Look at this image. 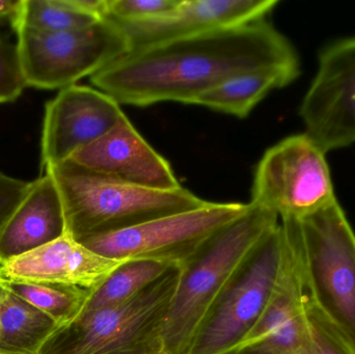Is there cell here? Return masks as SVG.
Returning <instances> with one entry per match:
<instances>
[{
    "mask_svg": "<svg viewBox=\"0 0 355 354\" xmlns=\"http://www.w3.org/2000/svg\"><path fill=\"white\" fill-rule=\"evenodd\" d=\"M300 71L295 49L262 20L131 50L91 77L120 105L194 104L219 83L254 71Z\"/></svg>",
    "mask_w": 355,
    "mask_h": 354,
    "instance_id": "6da1fadb",
    "label": "cell"
},
{
    "mask_svg": "<svg viewBox=\"0 0 355 354\" xmlns=\"http://www.w3.org/2000/svg\"><path fill=\"white\" fill-rule=\"evenodd\" d=\"M277 224L275 212L248 203L241 216L217 231L182 265L164 324V354L189 353L200 324L230 281Z\"/></svg>",
    "mask_w": 355,
    "mask_h": 354,
    "instance_id": "7a4b0ae2",
    "label": "cell"
},
{
    "mask_svg": "<svg viewBox=\"0 0 355 354\" xmlns=\"http://www.w3.org/2000/svg\"><path fill=\"white\" fill-rule=\"evenodd\" d=\"M58 187L66 234L80 241L204 207L188 189L141 188L94 174L71 160L44 168Z\"/></svg>",
    "mask_w": 355,
    "mask_h": 354,
    "instance_id": "3957f363",
    "label": "cell"
},
{
    "mask_svg": "<svg viewBox=\"0 0 355 354\" xmlns=\"http://www.w3.org/2000/svg\"><path fill=\"white\" fill-rule=\"evenodd\" d=\"M281 224L304 290L355 348V233L341 205Z\"/></svg>",
    "mask_w": 355,
    "mask_h": 354,
    "instance_id": "277c9868",
    "label": "cell"
},
{
    "mask_svg": "<svg viewBox=\"0 0 355 354\" xmlns=\"http://www.w3.org/2000/svg\"><path fill=\"white\" fill-rule=\"evenodd\" d=\"M181 265L125 303L58 326L37 354H164V330Z\"/></svg>",
    "mask_w": 355,
    "mask_h": 354,
    "instance_id": "5b68a950",
    "label": "cell"
},
{
    "mask_svg": "<svg viewBox=\"0 0 355 354\" xmlns=\"http://www.w3.org/2000/svg\"><path fill=\"white\" fill-rule=\"evenodd\" d=\"M291 257L281 224L267 233L200 324L188 354H231L268 307Z\"/></svg>",
    "mask_w": 355,
    "mask_h": 354,
    "instance_id": "8992f818",
    "label": "cell"
},
{
    "mask_svg": "<svg viewBox=\"0 0 355 354\" xmlns=\"http://www.w3.org/2000/svg\"><path fill=\"white\" fill-rule=\"evenodd\" d=\"M17 49L26 87L62 89L93 76L131 51L123 27L105 18L64 33L18 28Z\"/></svg>",
    "mask_w": 355,
    "mask_h": 354,
    "instance_id": "52a82bcc",
    "label": "cell"
},
{
    "mask_svg": "<svg viewBox=\"0 0 355 354\" xmlns=\"http://www.w3.org/2000/svg\"><path fill=\"white\" fill-rule=\"evenodd\" d=\"M336 200L325 152L306 133L279 141L257 166L250 203L282 220L304 218Z\"/></svg>",
    "mask_w": 355,
    "mask_h": 354,
    "instance_id": "ba28073f",
    "label": "cell"
},
{
    "mask_svg": "<svg viewBox=\"0 0 355 354\" xmlns=\"http://www.w3.org/2000/svg\"><path fill=\"white\" fill-rule=\"evenodd\" d=\"M248 204L211 203L146 224L80 241L114 260H159L184 265L217 231L241 216Z\"/></svg>",
    "mask_w": 355,
    "mask_h": 354,
    "instance_id": "9c48e42d",
    "label": "cell"
},
{
    "mask_svg": "<svg viewBox=\"0 0 355 354\" xmlns=\"http://www.w3.org/2000/svg\"><path fill=\"white\" fill-rule=\"evenodd\" d=\"M306 134L327 153L355 143V37L327 46L302 106Z\"/></svg>",
    "mask_w": 355,
    "mask_h": 354,
    "instance_id": "30bf717a",
    "label": "cell"
},
{
    "mask_svg": "<svg viewBox=\"0 0 355 354\" xmlns=\"http://www.w3.org/2000/svg\"><path fill=\"white\" fill-rule=\"evenodd\" d=\"M125 118L120 104L99 89L78 85L60 89L45 106L42 168L70 159Z\"/></svg>",
    "mask_w": 355,
    "mask_h": 354,
    "instance_id": "8fae6325",
    "label": "cell"
},
{
    "mask_svg": "<svg viewBox=\"0 0 355 354\" xmlns=\"http://www.w3.org/2000/svg\"><path fill=\"white\" fill-rule=\"evenodd\" d=\"M69 160L94 174L132 186L162 191L182 187L171 164L139 134L128 118Z\"/></svg>",
    "mask_w": 355,
    "mask_h": 354,
    "instance_id": "7c38bea8",
    "label": "cell"
},
{
    "mask_svg": "<svg viewBox=\"0 0 355 354\" xmlns=\"http://www.w3.org/2000/svg\"><path fill=\"white\" fill-rule=\"evenodd\" d=\"M277 4V0H182L159 18L120 25L133 50L259 22Z\"/></svg>",
    "mask_w": 355,
    "mask_h": 354,
    "instance_id": "4fadbf2b",
    "label": "cell"
},
{
    "mask_svg": "<svg viewBox=\"0 0 355 354\" xmlns=\"http://www.w3.org/2000/svg\"><path fill=\"white\" fill-rule=\"evenodd\" d=\"M125 260L94 253L64 234L1 266L10 282L54 283L93 289L107 278Z\"/></svg>",
    "mask_w": 355,
    "mask_h": 354,
    "instance_id": "5bb4252c",
    "label": "cell"
},
{
    "mask_svg": "<svg viewBox=\"0 0 355 354\" xmlns=\"http://www.w3.org/2000/svg\"><path fill=\"white\" fill-rule=\"evenodd\" d=\"M309 338L304 284L291 249L287 269L270 303L231 354H300Z\"/></svg>",
    "mask_w": 355,
    "mask_h": 354,
    "instance_id": "9a60e30c",
    "label": "cell"
},
{
    "mask_svg": "<svg viewBox=\"0 0 355 354\" xmlns=\"http://www.w3.org/2000/svg\"><path fill=\"white\" fill-rule=\"evenodd\" d=\"M66 234L58 187L48 172L33 181L20 203L0 227V266Z\"/></svg>",
    "mask_w": 355,
    "mask_h": 354,
    "instance_id": "2e32d148",
    "label": "cell"
},
{
    "mask_svg": "<svg viewBox=\"0 0 355 354\" xmlns=\"http://www.w3.org/2000/svg\"><path fill=\"white\" fill-rule=\"evenodd\" d=\"M300 71L270 69L232 77L198 96L194 104L244 118L273 89L295 80Z\"/></svg>",
    "mask_w": 355,
    "mask_h": 354,
    "instance_id": "e0dca14e",
    "label": "cell"
},
{
    "mask_svg": "<svg viewBox=\"0 0 355 354\" xmlns=\"http://www.w3.org/2000/svg\"><path fill=\"white\" fill-rule=\"evenodd\" d=\"M58 324L0 282V354H37Z\"/></svg>",
    "mask_w": 355,
    "mask_h": 354,
    "instance_id": "ac0fdd59",
    "label": "cell"
},
{
    "mask_svg": "<svg viewBox=\"0 0 355 354\" xmlns=\"http://www.w3.org/2000/svg\"><path fill=\"white\" fill-rule=\"evenodd\" d=\"M177 264L159 260H125L107 278L89 289L81 314L114 307L129 301Z\"/></svg>",
    "mask_w": 355,
    "mask_h": 354,
    "instance_id": "d6986e66",
    "label": "cell"
},
{
    "mask_svg": "<svg viewBox=\"0 0 355 354\" xmlns=\"http://www.w3.org/2000/svg\"><path fill=\"white\" fill-rule=\"evenodd\" d=\"M4 284L21 299L49 316L58 326L78 317L89 294V289L72 285L6 280Z\"/></svg>",
    "mask_w": 355,
    "mask_h": 354,
    "instance_id": "ffe728a7",
    "label": "cell"
},
{
    "mask_svg": "<svg viewBox=\"0 0 355 354\" xmlns=\"http://www.w3.org/2000/svg\"><path fill=\"white\" fill-rule=\"evenodd\" d=\"M101 20L78 12L67 0H21L10 25L14 30L28 28L42 33H64L85 28Z\"/></svg>",
    "mask_w": 355,
    "mask_h": 354,
    "instance_id": "44dd1931",
    "label": "cell"
},
{
    "mask_svg": "<svg viewBox=\"0 0 355 354\" xmlns=\"http://www.w3.org/2000/svg\"><path fill=\"white\" fill-rule=\"evenodd\" d=\"M304 299L310 338L300 354H355L354 347L317 308L306 290Z\"/></svg>",
    "mask_w": 355,
    "mask_h": 354,
    "instance_id": "7402d4cb",
    "label": "cell"
},
{
    "mask_svg": "<svg viewBox=\"0 0 355 354\" xmlns=\"http://www.w3.org/2000/svg\"><path fill=\"white\" fill-rule=\"evenodd\" d=\"M182 0H106V17L119 24L153 20L176 10Z\"/></svg>",
    "mask_w": 355,
    "mask_h": 354,
    "instance_id": "603a6c76",
    "label": "cell"
},
{
    "mask_svg": "<svg viewBox=\"0 0 355 354\" xmlns=\"http://www.w3.org/2000/svg\"><path fill=\"white\" fill-rule=\"evenodd\" d=\"M25 87L17 45L0 33V104L16 101Z\"/></svg>",
    "mask_w": 355,
    "mask_h": 354,
    "instance_id": "cb8c5ba5",
    "label": "cell"
},
{
    "mask_svg": "<svg viewBox=\"0 0 355 354\" xmlns=\"http://www.w3.org/2000/svg\"><path fill=\"white\" fill-rule=\"evenodd\" d=\"M29 185L31 182L12 178L0 170V227L20 203Z\"/></svg>",
    "mask_w": 355,
    "mask_h": 354,
    "instance_id": "d4e9b609",
    "label": "cell"
},
{
    "mask_svg": "<svg viewBox=\"0 0 355 354\" xmlns=\"http://www.w3.org/2000/svg\"><path fill=\"white\" fill-rule=\"evenodd\" d=\"M21 0H0V24L10 21L16 16Z\"/></svg>",
    "mask_w": 355,
    "mask_h": 354,
    "instance_id": "484cf974",
    "label": "cell"
},
{
    "mask_svg": "<svg viewBox=\"0 0 355 354\" xmlns=\"http://www.w3.org/2000/svg\"><path fill=\"white\" fill-rule=\"evenodd\" d=\"M3 280H6V278H3V274H2L1 266H0V282H1V281Z\"/></svg>",
    "mask_w": 355,
    "mask_h": 354,
    "instance_id": "4316f807",
    "label": "cell"
}]
</instances>
